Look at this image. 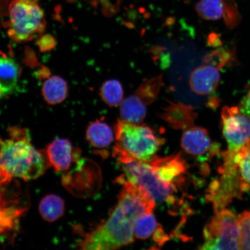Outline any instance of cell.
Segmentation results:
<instances>
[{"mask_svg":"<svg viewBox=\"0 0 250 250\" xmlns=\"http://www.w3.org/2000/svg\"><path fill=\"white\" fill-rule=\"evenodd\" d=\"M49 167L45 150L34 147L27 129L12 126L7 138L0 136V179L3 183H11L15 178L38 179Z\"/></svg>","mask_w":250,"mask_h":250,"instance_id":"7a4b0ae2","label":"cell"},{"mask_svg":"<svg viewBox=\"0 0 250 250\" xmlns=\"http://www.w3.org/2000/svg\"><path fill=\"white\" fill-rule=\"evenodd\" d=\"M94 1H96V0H94Z\"/></svg>","mask_w":250,"mask_h":250,"instance_id":"4dcf8cb0","label":"cell"},{"mask_svg":"<svg viewBox=\"0 0 250 250\" xmlns=\"http://www.w3.org/2000/svg\"><path fill=\"white\" fill-rule=\"evenodd\" d=\"M232 52L224 48H219L206 56L204 59L205 63L211 64L219 70L226 66L232 61Z\"/></svg>","mask_w":250,"mask_h":250,"instance_id":"484cf974","label":"cell"},{"mask_svg":"<svg viewBox=\"0 0 250 250\" xmlns=\"http://www.w3.org/2000/svg\"><path fill=\"white\" fill-rule=\"evenodd\" d=\"M218 100L217 98H215V97H213V98H211L208 100V107H210L212 108H214L217 107L218 105Z\"/></svg>","mask_w":250,"mask_h":250,"instance_id":"f546056e","label":"cell"},{"mask_svg":"<svg viewBox=\"0 0 250 250\" xmlns=\"http://www.w3.org/2000/svg\"><path fill=\"white\" fill-rule=\"evenodd\" d=\"M146 104L136 95L123 100L120 107L121 120L134 124H140L146 115Z\"/></svg>","mask_w":250,"mask_h":250,"instance_id":"ac0fdd59","label":"cell"},{"mask_svg":"<svg viewBox=\"0 0 250 250\" xmlns=\"http://www.w3.org/2000/svg\"><path fill=\"white\" fill-rule=\"evenodd\" d=\"M239 108L242 113L250 119V90L240 103Z\"/></svg>","mask_w":250,"mask_h":250,"instance_id":"83f0119b","label":"cell"},{"mask_svg":"<svg viewBox=\"0 0 250 250\" xmlns=\"http://www.w3.org/2000/svg\"><path fill=\"white\" fill-rule=\"evenodd\" d=\"M50 167L57 172L69 170L80 158L79 149L74 148L70 140L56 139L46 146L45 150Z\"/></svg>","mask_w":250,"mask_h":250,"instance_id":"8fae6325","label":"cell"},{"mask_svg":"<svg viewBox=\"0 0 250 250\" xmlns=\"http://www.w3.org/2000/svg\"><path fill=\"white\" fill-rule=\"evenodd\" d=\"M118 162L122 165L126 181L145 190L155 202H167L168 204H174L176 202L174 193L176 192L177 188L159 179L149 162L133 159H124Z\"/></svg>","mask_w":250,"mask_h":250,"instance_id":"5b68a950","label":"cell"},{"mask_svg":"<svg viewBox=\"0 0 250 250\" xmlns=\"http://www.w3.org/2000/svg\"><path fill=\"white\" fill-rule=\"evenodd\" d=\"M100 95L103 101L109 107H117L123 101V87L117 80L107 81L101 87Z\"/></svg>","mask_w":250,"mask_h":250,"instance_id":"603a6c76","label":"cell"},{"mask_svg":"<svg viewBox=\"0 0 250 250\" xmlns=\"http://www.w3.org/2000/svg\"><path fill=\"white\" fill-rule=\"evenodd\" d=\"M65 202L61 196L49 194L43 198L39 205V212L43 220L53 223L63 215Z\"/></svg>","mask_w":250,"mask_h":250,"instance_id":"ffe728a7","label":"cell"},{"mask_svg":"<svg viewBox=\"0 0 250 250\" xmlns=\"http://www.w3.org/2000/svg\"><path fill=\"white\" fill-rule=\"evenodd\" d=\"M37 44L42 51H47L54 48L55 45V40L51 36H45L39 40Z\"/></svg>","mask_w":250,"mask_h":250,"instance_id":"4316f807","label":"cell"},{"mask_svg":"<svg viewBox=\"0 0 250 250\" xmlns=\"http://www.w3.org/2000/svg\"><path fill=\"white\" fill-rule=\"evenodd\" d=\"M220 81L217 67L211 64L203 65L195 68L189 77V85L198 95H206L214 92Z\"/></svg>","mask_w":250,"mask_h":250,"instance_id":"5bb4252c","label":"cell"},{"mask_svg":"<svg viewBox=\"0 0 250 250\" xmlns=\"http://www.w3.org/2000/svg\"><path fill=\"white\" fill-rule=\"evenodd\" d=\"M208 44L211 46L217 47L222 45L220 36L214 33H211L208 36Z\"/></svg>","mask_w":250,"mask_h":250,"instance_id":"f1b7e54d","label":"cell"},{"mask_svg":"<svg viewBox=\"0 0 250 250\" xmlns=\"http://www.w3.org/2000/svg\"><path fill=\"white\" fill-rule=\"evenodd\" d=\"M9 184L2 183L0 180V238L17 229L28 208L20 200L6 194L5 187Z\"/></svg>","mask_w":250,"mask_h":250,"instance_id":"9c48e42d","label":"cell"},{"mask_svg":"<svg viewBox=\"0 0 250 250\" xmlns=\"http://www.w3.org/2000/svg\"><path fill=\"white\" fill-rule=\"evenodd\" d=\"M205 243L200 249L240 250V233L237 217L232 210L224 208L215 212L203 231Z\"/></svg>","mask_w":250,"mask_h":250,"instance_id":"8992f818","label":"cell"},{"mask_svg":"<svg viewBox=\"0 0 250 250\" xmlns=\"http://www.w3.org/2000/svg\"><path fill=\"white\" fill-rule=\"evenodd\" d=\"M86 138L94 147L104 148L108 147L113 142V132L107 124L96 120L87 126Z\"/></svg>","mask_w":250,"mask_h":250,"instance_id":"e0dca14e","label":"cell"},{"mask_svg":"<svg viewBox=\"0 0 250 250\" xmlns=\"http://www.w3.org/2000/svg\"><path fill=\"white\" fill-rule=\"evenodd\" d=\"M223 161L218 169L220 176L212 181L206 195L215 212L226 208L234 199H241L243 193L250 190V187L240 180L230 162L226 159Z\"/></svg>","mask_w":250,"mask_h":250,"instance_id":"52a82bcc","label":"cell"},{"mask_svg":"<svg viewBox=\"0 0 250 250\" xmlns=\"http://www.w3.org/2000/svg\"><path fill=\"white\" fill-rule=\"evenodd\" d=\"M20 64L8 56H0V100L13 93L21 76Z\"/></svg>","mask_w":250,"mask_h":250,"instance_id":"9a60e30c","label":"cell"},{"mask_svg":"<svg viewBox=\"0 0 250 250\" xmlns=\"http://www.w3.org/2000/svg\"><path fill=\"white\" fill-rule=\"evenodd\" d=\"M158 227L153 211L146 212L140 215L134 223V235L138 239H147L154 234Z\"/></svg>","mask_w":250,"mask_h":250,"instance_id":"cb8c5ba5","label":"cell"},{"mask_svg":"<svg viewBox=\"0 0 250 250\" xmlns=\"http://www.w3.org/2000/svg\"><path fill=\"white\" fill-rule=\"evenodd\" d=\"M168 105L159 112L158 117L170 125L174 129L187 130L194 125L198 114L195 108L183 103L168 101Z\"/></svg>","mask_w":250,"mask_h":250,"instance_id":"4fadbf2b","label":"cell"},{"mask_svg":"<svg viewBox=\"0 0 250 250\" xmlns=\"http://www.w3.org/2000/svg\"><path fill=\"white\" fill-rule=\"evenodd\" d=\"M240 233V249L250 250V211L237 216Z\"/></svg>","mask_w":250,"mask_h":250,"instance_id":"d4e9b609","label":"cell"},{"mask_svg":"<svg viewBox=\"0 0 250 250\" xmlns=\"http://www.w3.org/2000/svg\"><path fill=\"white\" fill-rule=\"evenodd\" d=\"M226 7L224 0H201L196 5V11L203 20L216 21L223 17Z\"/></svg>","mask_w":250,"mask_h":250,"instance_id":"44dd1931","label":"cell"},{"mask_svg":"<svg viewBox=\"0 0 250 250\" xmlns=\"http://www.w3.org/2000/svg\"><path fill=\"white\" fill-rule=\"evenodd\" d=\"M163 85V75L156 76L141 84L136 90L135 95L142 100L146 105L151 104L157 99Z\"/></svg>","mask_w":250,"mask_h":250,"instance_id":"7402d4cb","label":"cell"},{"mask_svg":"<svg viewBox=\"0 0 250 250\" xmlns=\"http://www.w3.org/2000/svg\"><path fill=\"white\" fill-rule=\"evenodd\" d=\"M124 187L118 204L107 221L87 233L78 243L81 249L114 250L134 241V223L140 215L154 211L156 202L145 190L129 181H120Z\"/></svg>","mask_w":250,"mask_h":250,"instance_id":"6da1fadb","label":"cell"},{"mask_svg":"<svg viewBox=\"0 0 250 250\" xmlns=\"http://www.w3.org/2000/svg\"><path fill=\"white\" fill-rule=\"evenodd\" d=\"M164 182L177 188L184 181V174L187 169L186 162L181 154L165 158L155 157L149 162Z\"/></svg>","mask_w":250,"mask_h":250,"instance_id":"7c38bea8","label":"cell"},{"mask_svg":"<svg viewBox=\"0 0 250 250\" xmlns=\"http://www.w3.org/2000/svg\"><path fill=\"white\" fill-rule=\"evenodd\" d=\"M116 144L114 155L118 160L133 159L149 162L164 144L151 128L118 120L114 126Z\"/></svg>","mask_w":250,"mask_h":250,"instance_id":"3957f363","label":"cell"},{"mask_svg":"<svg viewBox=\"0 0 250 250\" xmlns=\"http://www.w3.org/2000/svg\"><path fill=\"white\" fill-rule=\"evenodd\" d=\"M181 145L187 154L198 158H211L220 152V146L212 143L208 130L201 127L193 126L186 130Z\"/></svg>","mask_w":250,"mask_h":250,"instance_id":"30bf717a","label":"cell"},{"mask_svg":"<svg viewBox=\"0 0 250 250\" xmlns=\"http://www.w3.org/2000/svg\"><path fill=\"white\" fill-rule=\"evenodd\" d=\"M42 93L43 99L48 104H59L64 101L67 95L66 81L61 77L52 76L43 83Z\"/></svg>","mask_w":250,"mask_h":250,"instance_id":"d6986e66","label":"cell"},{"mask_svg":"<svg viewBox=\"0 0 250 250\" xmlns=\"http://www.w3.org/2000/svg\"><path fill=\"white\" fill-rule=\"evenodd\" d=\"M222 156L230 162L240 180L250 187V143L233 151L227 150Z\"/></svg>","mask_w":250,"mask_h":250,"instance_id":"2e32d148","label":"cell"},{"mask_svg":"<svg viewBox=\"0 0 250 250\" xmlns=\"http://www.w3.org/2000/svg\"><path fill=\"white\" fill-rule=\"evenodd\" d=\"M223 135L233 151L250 143V119L242 113L239 107H224L221 112Z\"/></svg>","mask_w":250,"mask_h":250,"instance_id":"ba28073f","label":"cell"},{"mask_svg":"<svg viewBox=\"0 0 250 250\" xmlns=\"http://www.w3.org/2000/svg\"><path fill=\"white\" fill-rule=\"evenodd\" d=\"M8 11V34L14 42H29L44 31L45 15L40 0H13Z\"/></svg>","mask_w":250,"mask_h":250,"instance_id":"277c9868","label":"cell"}]
</instances>
